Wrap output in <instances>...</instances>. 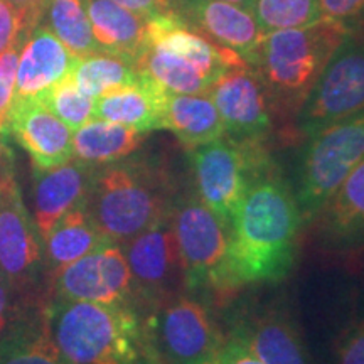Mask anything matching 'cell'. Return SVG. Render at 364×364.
Returning a JSON list of instances; mask_svg holds the SVG:
<instances>
[{
	"label": "cell",
	"instance_id": "20",
	"mask_svg": "<svg viewBox=\"0 0 364 364\" xmlns=\"http://www.w3.org/2000/svg\"><path fill=\"white\" fill-rule=\"evenodd\" d=\"M169 91L140 73L136 83L113 90L95 100V118L144 132L162 129L164 103Z\"/></svg>",
	"mask_w": 364,
	"mask_h": 364
},
{
	"label": "cell",
	"instance_id": "21",
	"mask_svg": "<svg viewBox=\"0 0 364 364\" xmlns=\"http://www.w3.org/2000/svg\"><path fill=\"white\" fill-rule=\"evenodd\" d=\"M86 11L102 51L135 65L147 48V19L113 0H86Z\"/></svg>",
	"mask_w": 364,
	"mask_h": 364
},
{
	"label": "cell",
	"instance_id": "12",
	"mask_svg": "<svg viewBox=\"0 0 364 364\" xmlns=\"http://www.w3.org/2000/svg\"><path fill=\"white\" fill-rule=\"evenodd\" d=\"M228 336L241 341L265 364H311L300 324L282 300L241 306L230 318Z\"/></svg>",
	"mask_w": 364,
	"mask_h": 364
},
{
	"label": "cell",
	"instance_id": "4",
	"mask_svg": "<svg viewBox=\"0 0 364 364\" xmlns=\"http://www.w3.org/2000/svg\"><path fill=\"white\" fill-rule=\"evenodd\" d=\"M351 27L322 17L300 29L273 31L263 41L250 66L260 76L273 112L295 118L312 86Z\"/></svg>",
	"mask_w": 364,
	"mask_h": 364
},
{
	"label": "cell",
	"instance_id": "2",
	"mask_svg": "<svg viewBox=\"0 0 364 364\" xmlns=\"http://www.w3.org/2000/svg\"><path fill=\"white\" fill-rule=\"evenodd\" d=\"M179 196L166 167L147 157H127L95 171L85 208L113 243H124L171 216Z\"/></svg>",
	"mask_w": 364,
	"mask_h": 364
},
{
	"label": "cell",
	"instance_id": "32",
	"mask_svg": "<svg viewBox=\"0 0 364 364\" xmlns=\"http://www.w3.org/2000/svg\"><path fill=\"white\" fill-rule=\"evenodd\" d=\"M21 12L7 0H0V54L7 51L17 39H27Z\"/></svg>",
	"mask_w": 364,
	"mask_h": 364
},
{
	"label": "cell",
	"instance_id": "33",
	"mask_svg": "<svg viewBox=\"0 0 364 364\" xmlns=\"http://www.w3.org/2000/svg\"><path fill=\"white\" fill-rule=\"evenodd\" d=\"M322 16L351 27L364 14V0H318ZM353 29V27H351Z\"/></svg>",
	"mask_w": 364,
	"mask_h": 364
},
{
	"label": "cell",
	"instance_id": "17",
	"mask_svg": "<svg viewBox=\"0 0 364 364\" xmlns=\"http://www.w3.org/2000/svg\"><path fill=\"white\" fill-rule=\"evenodd\" d=\"M181 17L223 48L252 63L265 33L248 9L223 0H181Z\"/></svg>",
	"mask_w": 364,
	"mask_h": 364
},
{
	"label": "cell",
	"instance_id": "10",
	"mask_svg": "<svg viewBox=\"0 0 364 364\" xmlns=\"http://www.w3.org/2000/svg\"><path fill=\"white\" fill-rule=\"evenodd\" d=\"M129 262L135 311L145 317L167 300L184 294V272L171 216L120 243Z\"/></svg>",
	"mask_w": 364,
	"mask_h": 364
},
{
	"label": "cell",
	"instance_id": "16",
	"mask_svg": "<svg viewBox=\"0 0 364 364\" xmlns=\"http://www.w3.org/2000/svg\"><path fill=\"white\" fill-rule=\"evenodd\" d=\"M312 225L322 253L354 257L364 252V159L327 199Z\"/></svg>",
	"mask_w": 364,
	"mask_h": 364
},
{
	"label": "cell",
	"instance_id": "29",
	"mask_svg": "<svg viewBox=\"0 0 364 364\" xmlns=\"http://www.w3.org/2000/svg\"><path fill=\"white\" fill-rule=\"evenodd\" d=\"M38 98L73 132L95 118V100L76 86L71 75L43 91Z\"/></svg>",
	"mask_w": 364,
	"mask_h": 364
},
{
	"label": "cell",
	"instance_id": "14",
	"mask_svg": "<svg viewBox=\"0 0 364 364\" xmlns=\"http://www.w3.org/2000/svg\"><path fill=\"white\" fill-rule=\"evenodd\" d=\"M208 93L220 112L226 136L238 142L265 144L273 129V108L252 66L230 70Z\"/></svg>",
	"mask_w": 364,
	"mask_h": 364
},
{
	"label": "cell",
	"instance_id": "30",
	"mask_svg": "<svg viewBox=\"0 0 364 364\" xmlns=\"http://www.w3.org/2000/svg\"><path fill=\"white\" fill-rule=\"evenodd\" d=\"M332 364H364V309L346 318L332 339Z\"/></svg>",
	"mask_w": 364,
	"mask_h": 364
},
{
	"label": "cell",
	"instance_id": "38",
	"mask_svg": "<svg viewBox=\"0 0 364 364\" xmlns=\"http://www.w3.org/2000/svg\"><path fill=\"white\" fill-rule=\"evenodd\" d=\"M223 2L233 4V6L248 9V11H253V6H255V0H223Z\"/></svg>",
	"mask_w": 364,
	"mask_h": 364
},
{
	"label": "cell",
	"instance_id": "9",
	"mask_svg": "<svg viewBox=\"0 0 364 364\" xmlns=\"http://www.w3.org/2000/svg\"><path fill=\"white\" fill-rule=\"evenodd\" d=\"M144 322L166 364H213L226 339L206 304L193 295L167 300Z\"/></svg>",
	"mask_w": 364,
	"mask_h": 364
},
{
	"label": "cell",
	"instance_id": "15",
	"mask_svg": "<svg viewBox=\"0 0 364 364\" xmlns=\"http://www.w3.org/2000/svg\"><path fill=\"white\" fill-rule=\"evenodd\" d=\"M2 135H11L29 154L34 171L53 169L75 157L73 130L38 97H14Z\"/></svg>",
	"mask_w": 364,
	"mask_h": 364
},
{
	"label": "cell",
	"instance_id": "24",
	"mask_svg": "<svg viewBox=\"0 0 364 364\" xmlns=\"http://www.w3.org/2000/svg\"><path fill=\"white\" fill-rule=\"evenodd\" d=\"M147 134L113 122L91 118L73 134L75 157L93 166L127 159L142 147Z\"/></svg>",
	"mask_w": 364,
	"mask_h": 364
},
{
	"label": "cell",
	"instance_id": "19",
	"mask_svg": "<svg viewBox=\"0 0 364 364\" xmlns=\"http://www.w3.org/2000/svg\"><path fill=\"white\" fill-rule=\"evenodd\" d=\"M76 59L49 27L38 24L21 49L14 97H39L43 91L71 75Z\"/></svg>",
	"mask_w": 364,
	"mask_h": 364
},
{
	"label": "cell",
	"instance_id": "25",
	"mask_svg": "<svg viewBox=\"0 0 364 364\" xmlns=\"http://www.w3.org/2000/svg\"><path fill=\"white\" fill-rule=\"evenodd\" d=\"M71 78L85 95L97 100L113 90L136 83L140 73L129 59L100 51L76 59Z\"/></svg>",
	"mask_w": 364,
	"mask_h": 364
},
{
	"label": "cell",
	"instance_id": "13",
	"mask_svg": "<svg viewBox=\"0 0 364 364\" xmlns=\"http://www.w3.org/2000/svg\"><path fill=\"white\" fill-rule=\"evenodd\" d=\"M51 292L53 299L118 304L135 309L129 262L120 245L113 241L63 268L51 280Z\"/></svg>",
	"mask_w": 364,
	"mask_h": 364
},
{
	"label": "cell",
	"instance_id": "22",
	"mask_svg": "<svg viewBox=\"0 0 364 364\" xmlns=\"http://www.w3.org/2000/svg\"><path fill=\"white\" fill-rule=\"evenodd\" d=\"M43 240L44 272L49 282L65 267L112 241L95 226L85 204L59 218Z\"/></svg>",
	"mask_w": 364,
	"mask_h": 364
},
{
	"label": "cell",
	"instance_id": "23",
	"mask_svg": "<svg viewBox=\"0 0 364 364\" xmlns=\"http://www.w3.org/2000/svg\"><path fill=\"white\" fill-rule=\"evenodd\" d=\"M161 130H169L174 134L188 150L225 135L220 112L209 93H167Z\"/></svg>",
	"mask_w": 364,
	"mask_h": 364
},
{
	"label": "cell",
	"instance_id": "36",
	"mask_svg": "<svg viewBox=\"0 0 364 364\" xmlns=\"http://www.w3.org/2000/svg\"><path fill=\"white\" fill-rule=\"evenodd\" d=\"M11 292L6 273L0 270V338L6 334L11 321Z\"/></svg>",
	"mask_w": 364,
	"mask_h": 364
},
{
	"label": "cell",
	"instance_id": "37",
	"mask_svg": "<svg viewBox=\"0 0 364 364\" xmlns=\"http://www.w3.org/2000/svg\"><path fill=\"white\" fill-rule=\"evenodd\" d=\"M4 136L0 135V169H2V166L4 164H6V161L7 159H11L12 157V154H11V150L7 149V145L4 144Z\"/></svg>",
	"mask_w": 364,
	"mask_h": 364
},
{
	"label": "cell",
	"instance_id": "28",
	"mask_svg": "<svg viewBox=\"0 0 364 364\" xmlns=\"http://www.w3.org/2000/svg\"><path fill=\"white\" fill-rule=\"evenodd\" d=\"M252 12L265 34L300 29L324 17L318 0H255Z\"/></svg>",
	"mask_w": 364,
	"mask_h": 364
},
{
	"label": "cell",
	"instance_id": "31",
	"mask_svg": "<svg viewBox=\"0 0 364 364\" xmlns=\"http://www.w3.org/2000/svg\"><path fill=\"white\" fill-rule=\"evenodd\" d=\"M26 39H17L7 51L0 54V135H2L4 122H6L14 93H16L17 65H19L21 49Z\"/></svg>",
	"mask_w": 364,
	"mask_h": 364
},
{
	"label": "cell",
	"instance_id": "27",
	"mask_svg": "<svg viewBox=\"0 0 364 364\" xmlns=\"http://www.w3.org/2000/svg\"><path fill=\"white\" fill-rule=\"evenodd\" d=\"M44 16L49 29L75 58L102 51L91 29L86 0H48Z\"/></svg>",
	"mask_w": 364,
	"mask_h": 364
},
{
	"label": "cell",
	"instance_id": "34",
	"mask_svg": "<svg viewBox=\"0 0 364 364\" xmlns=\"http://www.w3.org/2000/svg\"><path fill=\"white\" fill-rule=\"evenodd\" d=\"M213 364H265L257 358L241 341L228 336L216 361Z\"/></svg>",
	"mask_w": 364,
	"mask_h": 364
},
{
	"label": "cell",
	"instance_id": "11",
	"mask_svg": "<svg viewBox=\"0 0 364 364\" xmlns=\"http://www.w3.org/2000/svg\"><path fill=\"white\" fill-rule=\"evenodd\" d=\"M0 270L22 294L44 272V240L22 201L12 157L0 169Z\"/></svg>",
	"mask_w": 364,
	"mask_h": 364
},
{
	"label": "cell",
	"instance_id": "26",
	"mask_svg": "<svg viewBox=\"0 0 364 364\" xmlns=\"http://www.w3.org/2000/svg\"><path fill=\"white\" fill-rule=\"evenodd\" d=\"M0 364H70L49 336L46 317L9 327L0 338Z\"/></svg>",
	"mask_w": 364,
	"mask_h": 364
},
{
	"label": "cell",
	"instance_id": "5",
	"mask_svg": "<svg viewBox=\"0 0 364 364\" xmlns=\"http://www.w3.org/2000/svg\"><path fill=\"white\" fill-rule=\"evenodd\" d=\"M363 159L364 112L309 136L292 186L304 226H311L327 199Z\"/></svg>",
	"mask_w": 364,
	"mask_h": 364
},
{
	"label": "cell",
	"instance_id": "8",
	"mask_svg": "<svg viewBox=\"0 0 364 364\" xmlns=\"http://www.w3.org/2000/svg\"><path fill=\"white\" fill-rule=\"evenodd\" d=\"M359 112H364V31L351 29L295 115V129L309 139Z\"/></svg>",
	"mask_w": 364,
	"mask_h": 364
},
{
	"label": "cell",
	"instance_id": "1",
	"mask_svg": "<svg viewBox=\"0 0 364 364\" xmlns=\"http://www.w3.org/2000/svg\"><path fill=\"white\" fill-rule=\"evenodd\" d=\"M302 226L292 184L272 164L252 182L230 226V289L284 280L294 268Z\"/></svg>",
	"mask_w": 364,
	"mask_h": 364
},
{
	"label": "cell",
	"instance_id": "6",
	"mask_svg": "<svg viewBox=\"0 0 364 364\" xmlns=\"http://www.w3.org/2000/svg\"><path fill=\"white\" fill-rule=\"evenodd\" d=\"M171 225L184 272L186 292H231L228 275L230 231L194 189L179 193L176 198Z\"/></svg>",
	"mask_w": 364,
	"mask_h": 364
},
{
	"label": "cell",
	"instance_id": "35",
	"mask_svg": "<svg viewBox=\"0 0 364 364\" xmlns=\"http://www.w3.org/2000/svg\"><path fill=\"white\" fill-rule=\"evenodd\" d=\"M7 2H11L21 12L26 33H31L36 26L41 24L48 0H7Z\"/></svg>",
	"mask_w": 364,
	"mask_h": 364
},
{
	"label": "cell",
	"instance_id": "7",
	"mask_svg": "<svg viewBox=\"0 0 364 364\" xmlns=\"http://www.w3.org/2000/svg\"><path fill=\"white\" fill-rule=\"evenodd\" d=\"M272 164L263 144L238 142L226 135L189 149L194 193L228 231L252 182Z\"/></svg>",
	"mask_w": 364,
	"mask_h": 364
},
{
	"label": "cell",
	"instance_id": "18",
	"mask_svg": "<svg viewBox=\"0 0 364 364\" xmlns=\"http://www.w3.org/2000/svg\"><path fill=\"white\" fill-rule=\"evenodd\" d=\"M97 167L73 157L53 169L34 171V223L43 238L59 218L86 203Z\"/></svg>",
	"mask_w": 364,
	"mask_h": 364
},
{
	"label": "cell",
	"instance_id": "3",
	"mask_svg": "<svg viewBox=\"0 0 364 364\" xmlns=\"http://www.w3.org/2000/svg\"><path fill=\"white\" fill-rule=\"evenodd\" d=\"M44 317L70 364H134L152 348L144 317L130 306L51 299Z\"/></svg>",
	"mask_w": 364,
	"mask_h": 364
}]
</instances>
